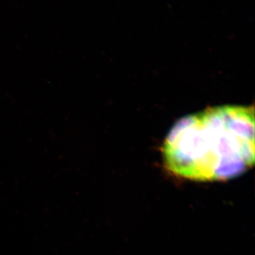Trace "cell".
Segmentation results:
<instances>
[{
  "label": "cell",
  "instance_id": "obj_1",
  "mask_svg": "<svg viewBox=\"0 0 255 255\" xmlns=\"http://www.w3.org/2000/svg\"><path fill=\"white\" fill-rule=\"evenodd\" d=\"M165 166L198 181H223L255 163L254 107L222 105L181 118L162 148Z\"/></svg>",
  "mask_w": 255,
  "mask_h": 255
}]
</instances>
